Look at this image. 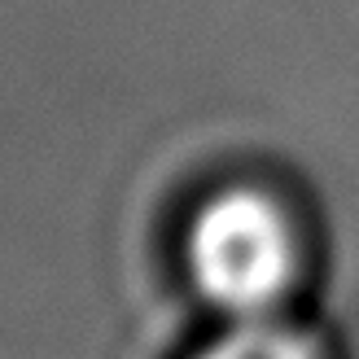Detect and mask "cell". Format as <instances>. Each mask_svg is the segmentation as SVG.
Listing matches in <instances>:
<instances>
[{
  "mask_svg": "<svg viewBox=\"0 0 359 359\" xmlns=\"http://www.w3.org/2000/svg\"><path fill=\"white\" fill-rule=\"evenodd\" d=\"M294 228L285 210L263 193L232 189L193 219L189 267L210 302L259 316L294 280Z\"/></svg>",
  "mask_w": 359,
  "mask_h": 359,
  "instance_id": "obj_1",
  "label": "cell"
},
{
  "mask_svg": "<svg viewBox=\"0 0 359 359\" xmlns=\"http://www.w3.org/2000/svg\"><path fill=\"white\" fill-rule=\"evenodd\" d=\"M197 359H320L316 346L294 329L280 325H241L215 346H206Z\"/></svg>",
  "mask_w": 359,
  "mask_h": 359,
  "instance_id": "obj_2",
  "label": "cell"
}]
</instances>
